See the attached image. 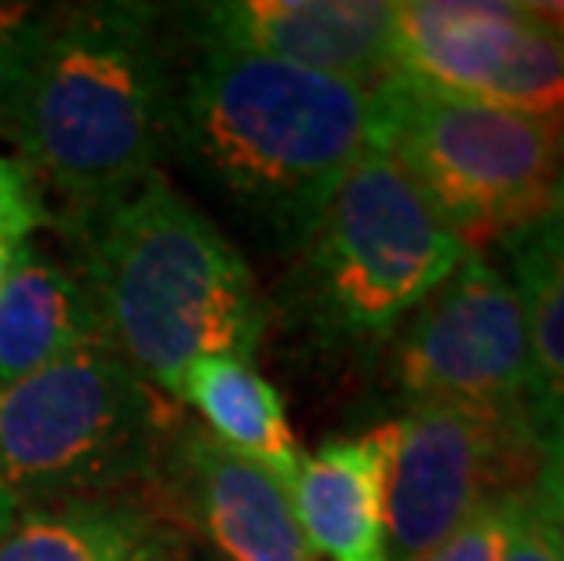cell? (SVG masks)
I'll use <instances>...</instances> for the list:
<instances>
[{
    "mask_svg": "<svg viewBox=\"0 0 564 561\" xmlns=\"http://www.w3.org/2000/svg\"><path fill=\"white\" fill-rule=\"evenodd\" d=\"M183 44L164 161L262 252L292 259L335 186L376 150V91L278 58Z\"/></svg>",
    "mask_w": 564,
    "mask_h": 561,
    "instance_id": "6da1fadb",
    "label": "cell"
},
{
    "mask_svg": "<svg viewBox=\"0 0 564 561\" xmlns=\"http://www.w3.org/2000/svg\"><path fill=\"white\" fill-rule=\"evenodd\" d=\"M66 267L99 306L106 343L172 398L200 357L251 362L267 336L256 273L219 223L164 172L55 216ZM175 401V398H172Z\"/></svg>",
    "mask_w": 564,
    "mask_h": 561,
    "instance_id": "7a4b0ae2",
    "label": "cell"
},
{
    "mask_svg": "<svg viewBox=\"0 0 564 561\" xmlns=\"http://www.w3.org/2000/svg\"><path fill=\"white\" fill-rule=\"evenodd\" d=\"M175 55L172 19L150 4L47 8L0 136L44 205L58 201L52 219L161 172Z\"/></svg>",
    "mask_w": 564,
    "mask_h": 561,
    "instance_id": "3957f363",
    "label": "cell"
},
{
    "mask_svg": "<svg viewBox=\"0 0 564 561\" xmlns=\"http://www.w3.org/2000/svg\"><path fill=\"white\" fill-rule=\"evenodd\" d=\"M183 423V404L95 343L0 387V474L22 510L150 496Z\"/></svg>",
    "mask_w": 564,
    "mask_h": 561,
    "instance_id": "277c9868",
    "label": "cell"
},
{
    "mask_svg": "<svg viewBox=\"0 0 564 561\" xmlns=\"http://www.w3.org/2000/svg\"><path fill=\"white\" fill-rule=\"evenodd\" d=\"M470 252L390 153L368 150L288 273V310L324 339L379 343Z\"/></svg>",
    "mask_w": 564,
    "mask_h": 561,
    "instance_id": "5b68a950",
    "label": "cell"
},
{
    "mask_svg": "<svg viewBox=\"0 0 564 561\" xmlns=\"http://www.w3.org/2000/svg\"><path fill=\"white\" fill-rule=\"evenodd\" d=\"M376 147L470 248L507 241L564 197V125L430 91L398 77L376 91Z\"/></svg>",
    "mask_w": 564,
    "mask_h": 561,
    "instance_id": "8992f818",
    "label": "cell"
},
{
    "mask_svg": "<svg viewBox=\"0 0 564 561\" xmlns=\"http://www.w3.org/2000/svg\"><path fill=\"white\" fill-rule=\"evenodd\" d=\"M539 477L532 409L419 401L398 420L390 561H423L477 510L528 496Z\"/></svg>",
    "mask_w": 564,
    "mask_h": 561,
    "instance_id": "52a82bcc",
    "label": "cell"
},
{
    "mask_svg": "<svg viewBox=\"0 0 564 561\" xmlns=\"http://www.w3.org/2000/svg\"><path fill=\"white\" fill-rule=\"evenodd\" d=\"M393 379L408 401L532 409V354L510 278L485 252L463 262L401 321Z\"/></svg>",
    "mask_w": 564,
    "mask_h": 561,
    "instance_id": "ba28073f",
    "label": "cell"
},
{
    "mask_svg": "<svg viewBox=\"0 0 564 561\" xmlns=\"http://www.w3.org/2000/svg\"><path fill=\"white\" fill-rule=\"evenodd\" d=\"M401 77L496 110L564 121V41L524 4L408 0L393 4Z\"/></svg>",
    "mask_w": 564,
    "mask_h": 561,
    "instance_id": "9c48e42d",
    "label": "cell"
},
{
    "mask_svg": "<svg viewBox=\"0 0 564 561\" xmlns=\"http://www.w3.org/2000/svg\"><path fill=\"white\" fill-rule=\"evenodd\" d=\"M189 44L278 58L368 91L401 77L393 4L382 0H215L167 11Z\"/></svg>",
    "mask_w": 564,
    "mask_h": 561,
    "instance_id": "30bf717a",
    "label": "cell"
},
{
    "mask_svg": "<svg viewBox=\"0 0 564 561\" xmlns=\"http://www.w3.org/2000/svg\"><path fill=\"white\" fill-rule=\"evenodd\" d=\"M150 499L223 561H321L278 477L194 423L178 427Z\"/></svg>",
    "mask_w": 564,
    "mask_h": 561,
    "instance_id": "8fae6325",
    "label": "cell"
},
{
    "mask_svg": "<svg viewBox=\"0 0 564 561\" xmlns=\"http://www.w3.org/2000/svg\"><path fill=\"white\" fill-rule=\"evenodd\" d=\"M398 456V423L332 438L303 456L288 485L295 518L324 561H390L387 507Z\"/></svg>",
    "mask_w": 564,
    "mask_h": 561,
    "instance_id": "7c38bea8",
    "label": "cell"
},
{
    "mask_svg": "<svg viewBox=\"0 0 564 561\" xmlns=\"http://www.w3.org/2000/svg\"><path fill=\"white\" fill-rule=\"evenodd\" d=\"M186 540L150 496H106L22 510L0 561H183Z\"/></svg>",
    "mask_w": 564,
    "mask_h": 561,
    "instance_id": "4fadbf2b",
    "label": "cell"
},
{
    "mask_svg": "<svg viewBox=\"0 0 564 561\" xmlns=\"http://www.w3.org/2000/svg\"><path fill=\"white\" fill-rule=\"evenodd\" d=\"M106 343L91 292L66 262L33 252L0 289V387Z\"/></svg>",
    "mask_w": 564,
    "mask_h": 561,
    "instance_id": "5bb4252c",
    "label": "cell"
},
{
    "mask_svg": "<svg viewBox=\"0 0 564 561\" xmlns=\"http://www.w3.org/2000/svg\"><path fill=\"white\" fill-rule=\"evenodd\" d=\"M172 398L183 409H194L223 449L256 467L270 471L288 488L306 452L288 423L278 387L241 357H200L178 376Z\"/></svg>",
    "mask_w": 564,
    "mask_h": 561,
    "instance_id": "9a60e30c",
    "label": "cell"
},
{
    "mask_svg": "<svg viewBox=\"0 0 564 561\" xmlns=\"http://www.w3.org/2000/svg\"><path fill=\"white\" fill-rule=\"evenodd\" d=\"M499 245L524 310L535 412L564 401V197Z\"/></svg>",
    "mask_w": 564,
    "mask_h": 561,
    "instance_id": "2e32d148",
    "label": "cell"
},
{
    "mask_svg": "<svg viewBox=\"0 0 564 561\" xmlns=\"http://www.w3.org/2000/svg\"><path fill=\"white\" fill-rule=\"evenodd\" d=\"M44 226H52V212H47L37 183L11 153H0V289L37 252L33 237Z\"/></svg>",
    "mask_w": 564,
    "mask_h": 561,
    "instance_id": "e0dca14e",
    "label": "cell"
},
{
    "mask_svg": "<svg viewBox=\"0 0 564 561\" xmlns=\"http://www.w3.org/2000/svg\"><path fill=\"white\" fill-rule=\"evenodd\" d=\"M47 8L19 4V0H0V131L15 103V91L26 74L33 47L41 41Z\"/></svg>",
    "mask_w": 564,
    "mask_h": 561,
    "instance_id": "ac0fdd59",
    "label": "cell"
},
{
    "mask_svg": "<svg viewBox=\"0 0 564 561\" xmlns=\"http://www.w3.org/2000/svg\"><path fill=\"white\" fill-rule=\"evenodd\" d=\"M535 445H539V477L532 488L535 507L554 521L564 518V401L532 412Z\"/></svg>",
    "mask_w": 564,
    "mask_h": 561,
    "instance_id": "d6986e66",
    "label": "cell"
},
{
    "mask_svg": "<svg viewBox=\"0 0 564 561\" xmlns=\"http://www.w3.org/2000/svg\"><path fill=\"white\" fill-rule=\"evenodd\" d=\"M502 561H564L561 525L535 507L532 493L518 496L510 504L507 547H502Z\"/></svg>",
    "mask_w": 564,
    "mask_h": 561,
    "instance_id": "ffe728a7",
    "label": "cell"
},
{
    "mask_svg": "<svg viewBox=\"0 0 564 561\" xmlns=\"http://www.w3.org/2000/svg\"><path fill=\"white\" fill-rule=\"evenodd\" d=\"M510 504H491L477 510L470 521H463L437 551H430L423 561H502V547H507V521Z\"/></svg>",
    "mask_w": 564,
    "mask_h": 561,
    "instance_id": "44dd1931",
    "label": "cell"
},
{
    "mask_svg": "<svg viewBox=\"0 0 564 561\" xmlns=\"http://www.w3.org/2000/svg\"><path fill=\"white\" fill-rule=\"evenodd\" d=\"M524 11L539 26L564 41V0H532V4H524Z\"/></svg>",
    "mask_w": 564,
    "mask_h": 561,
    "instance_id": "7402d4cb",
    "label": "cell"
},
{
    "mask_svg": "<svg viewBox=\"0 0 564 561\" xmlns=\"http://www.w3.org/2000/svg\"><path fill=\"white\" fill-rule=\"evenodd\" d=\"M22 515V507H19V499H15V493L8 488V482H4V474H0V536H4L11 525H15V518Z\"/></svg>",
    "mask_w": 564,
    "mask_h": 561,
    "instance_id": "603a6c76",
    "label": "cell"
},
{
    "mask_svg": "<svg viewBox=\"0 0 564 561\" xmlns=\"http://www.w3.org/2000/svg\"><path fill=\"white\" fill-rule=\"evenodd\" d=\"M557 525H561V540H564V518H561V521H557Z\"/></svg>",
    "mask_w": 564,
    "mask_h": 561,
    "instance_id": "cb8c5ba5",
    "label": "cell"
},
{
    "mask_svg": "<svg viewBox=\"0 0 564 561\" xmlns=\"http://www.w3.org/2000/svg\"><path fill=\"white\" fill-rule=\"evenodd\" d=\"M561 125H564V121H561Z\"/></svg>",
    "mask_w": 564,
    "mask_h": 561,
    "instance_id": "d4e9b609",
    "label": "cell"
}]
</instances>
